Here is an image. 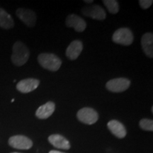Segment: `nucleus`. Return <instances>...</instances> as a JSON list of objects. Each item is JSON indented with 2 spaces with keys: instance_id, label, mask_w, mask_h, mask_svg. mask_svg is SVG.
<instances>
[{
  "instance_id": "nucleus-21",
  "label": "nucleus",
  "mask_w": 153,
  "mask_h": 153,
  "mask_svg": "<svg viewBox=\"0 0 153 153\" xmlns=\"http://www.w3.org/2000/svg\"><path fill=\"white\" fill-rule=\"evenodd\" d=\"M93 1H94L93 0H85V2H86V3H89V4H90V3H92Z\"/></svg>"
},
{
  "instance_id": "nucleus-3",
  "label": "nucleus",
  "mask_w": 153,
  "mask_h": 153,
  "mask_svg": "<svg viewBox=\"0 0 153 153\" xmlns=\"http://www.w3.org/2000/svg\"><path fill=\"white\" fill-rule=\"evenodd\" d=\"M112 40L115 43L123 45H130L134 40L133 32L128 28H120L114 32Z\"/></svg>"
},
{
  "instance_id": "nucleus-10",
  "label": "nucleus",
  "mask_w": 153,
  "mask_h": 153,
  "mask_svg": "<svg viewBox=\"0 0 153 153\" xmlns=\"http://www.w3.org/2000/svg\"><path fill=\"white\" fill-rule=\"evenodd\" d=\"M66 26L72 27L77 32H82L86 29L87 24L85 21L76 14H70L66 19Z\"/></svg>"
},
{
  "instance_id": "nucleus-4",
  "label": "nucleus",
  "mask_w": 153,
  "mask_h": 153,
  "mask_svg": "<svg viewBox=\"0 0 153 153\" xmlns=\"http://www.w3.org/2000/svg\"><path fill=\"white\" fill-rule=\"evenodd\" d=\"M76 117L82 123L92 125L99 119V114L94 108L89 107H85L78 111Z\"/></svg>"
},
{
  "instance_id": "nucleus-14",
  "label": "nucleus",
  "mask_w": 153,
  "mask_h": 153,
  "mask_svg": "<svg viewBox=\"0 0 153 153\" xmlns=\"http://www.w3.org/2000/svg\"><path fill=\"white\" fill-rule=\"evenodd\" d=\"M55 109V103L53 101H48L46 104L42 105L36 110V116L40 119H46L54 113Z\"/></svg>"
},
{
  "instance_id": "nucleus-1",
  "label": "nucleus",
  "mask_w": 153,
  "mask_h": 153,
  "mask_svg": "<svg viewBox=\"0 0 153 153\" xmlns=\"http://www.w3.org/2000/svg\"><path fill=\"white\" fill-rule=\"evenodd\" d=\"M30 56V51L22 42L17 41L13 45L11 61L16 66H22L27 62Z\"/></svg>"
},
{
  "instance_id": "nucleus-13",
  "label": "nucleus",
  "mask_w": 153,
  "mask_h": 153,
  "mask_svg": "<svg viewBox=\"0 0 153 153\" xmlns=\"http://www.w3.org/2000/svg\"><path fill=\"white\" fill-rule=\"evenodd\" d=\"M107 127L109 131L114 134L116 137L118 138H123L126 137V134H127V131L125 126L123 124L118 120H110L107 124Z\"/></svg>"
},
{
  "instance_id": "nucleus-5",
  "label": "nucleus",
  "mask_w": 153,
  "mask_h": 153,
  "mask_svg": "<svg viewBox=\"0 0 153 153\" xmlns=\"http://www.w3.org/2000/svg\"><path fill=\"white\" fill-rule=\"evenodd\" d=\"M131 85V81L127 78L120 77L111 79L106 83V87L108 91L119 93L127 90Z\"/></svg>"
},
{
  "instance_id": "nucleus-9",
  "label": "nucleus",
  "mask_w": 153,
  "mask_h": 153,
  "mask_svg": "<svg viewBox=\"0 0 153 153\" xmlns=\"http://www.w3.org/2000/svg\"><path fill=\"white\" fill-rule=\"evenodd\" d=\"M40 81L34 78H28L19 82L16 85L17 90L23 94H27L35 90L39 86Z\"/></svg>"
},
{
  "instance_id": "nucleus-8",
  "label": "nucleus",
  "mask_w": 153,
  "mask_h": 153,
  "mask_svg": "<svg viewBox=\"0 0 153 153\" xmlns=\"http://www.w3.org/2000/svg\"><path fill=\"white\" fill-rule=\"evenodd\" d=\"M82 12L85 16L90 17L96 20H104L106 14L104 9L99 5H92L90 7H85L82 9Z\"/></svg>"
},
{
  "instance_id": "nucleus-19",
  "label": "nucleus",
  "mask_w": 153,
  "mask_h": 153,
  "mask_svg": "<svg viewBox=\"0 0 153 153\" xmlns=\"http://www.w3.org/2000/svg\"><path fill=\"white\" fill-rule=\"evenodd\" d=\"M152 0H140L139 1L140 6L143 9H148L149 7L152 4Z\"/></svg>"
},
{
  "instance_id": "nucleus-15",
  "label": "nucleus",
  "mask_w": 153,
  "mask_h": 153,
  "mask_svg": "<svg viewBox=\"0 0 153 153\" xmlns=\"http://www.w3.org/2000/svg\"><path fill=\"white\" fill-rule=\"evenodd\" d=\"M141 45L145 54L152 58L153 57V35L152 33H146L143 36Z\"/></svg>"
},
{
  "instance_id": "nucleus-2",
  "label": "nucleus",
  "mask_w": 153,
  "mask_h": 153,
  "mask_svg": "<svg viewBox=\"0 0 153 153\" xmlns=\"http://www.w3.org/2000/svg\"><path fill=\"white\" fill-rule=\"evenodd\" d=\"M38 61L42 68L52 72L57 71L62 65L60 59L53 53H41L38 55Z\"/></svg>"
},
{
  "instance_id": "nucleus-16",
  "label": "nucleus",
  "mask_w": 153,
  "mask_h": 153,
  "mask_svg": "<svg viewBox=\"0 0 153 153\" xmlns=\"http://www.w3.org/2000/svg\"><path fill=\"white\" fill-rule=\"evenodd\" d=\"M14 26V22L11 15L4 9L0 8V27L4 29H10Z\"/></svg>"
},
{
  "instance_id": "nucleus-6",
  "label": "nucleus",
  "mask_w": 153,
  "mask_h": 153,
  "mask_svg": "<svg viewBox=\"0 0 153 153\" xmlns=\"http://www.w3.org/2000/svg\"><path fill=\"white\" fill-rule=\"evenodd\" d=\"M9 145L13 148L18 150H29L33 147V142L25 135H18L9 139Z\"/></svg>"
},
{
  "instance_id": "nucleus-17",
  "label": "nucleus",
  "mask_w": 153,
  "mask_h": 153,
  "mask_svg": "<svg viewBox=\"0 0 153 153\" xmlns=\"http://www.w3.org/2000/svg\"><path fill=\"white\" fill-rule=\"evenodd\" d=\"M103 3L106 6L108 11L113 14H117L119 11V5L116 0H104Z\"/></svg>"
},
{
  "instance_id": "nucleus-18",
  "label": "nucleus",
  "mask_w": 153,
  "mask_h": 153,
  "mask_svg": "<svg viewBox=\"0 0 153 153\" xmlns=\"http://www.w3.org/2000/svg\"><path fill=\"white\" fill-rule=\"evenodd\" d=\"M140 127L144 131H153V121L152 120L148 118H143L140 121Z\"/></svg>"
},
{
  "instance_id": "nucleus-20",
  "label": "nucleus",
  "mask_w": 153,
  "mask_h": 153,
  "mask_svg": "<svg viewBox=\"0 0 153 153\" xmlns=\"http://www.w3.org/2000/svg\"><path fill=\"white\" fill-rule=\"evenodd\" d=\"M49 153H65V152H60V151H57V150H51Z\"/></svg>"
},
{
  "instance_id": "nucleus-11",
  "label": "nucleus",
  "mask_w": 153,
  "mask_h": 153,
  "mask_svg": "<svg viewBox=\"0 0 153 153\" xmlns=\"http://www.w3.org/2000/svg\"><path fill=\"white\" fill-rule=\"evenodd\" d=\"M48 141L53 146L62 150H69L71 145L65 137L60 134H53L48 137Z\"/></svg>"
},
{
  "instance_id": "nucleus-22",
  "label": "nucleus",
  "mask_w": 153,
  "mask_h": 153,
  "mask_svg": "<svg viewBox=\"0 0 153 153\" xmlns=\"http://www.w3.org/2000/svg\"><path fill=\"white\" fill-rule=\"evenodd\" d=\"M11 153H20V152H11Z\"/></svg>"
},
{
  "instance_id": "nucleus-12",
  "label": "nucleus",
  "mask_w": 153,
  "mask_h": 153,
  "mask_svg": "<svg viewBox=\"0 0 153 153\" xmlns=\"http://www.w3.org/2000/svg\"><path fill=\"white\" fill-rule=\"evenodd\" d=\"M83 50V44L79 40L72 41L66 50V56L70 60H74L79 56Z\"/></svg>"
},
{
  "instance_id": "nucleus-7",
  "label": "nucleus",
  "mask_w": 153,
  "mask_h": 153,
  "mask_svg": "<svg viewBox=\"0 0 153 153\" xmlns=\"http://www.w3.org/2000/svg\"><path fill=\"white\" fill-rule=\"evenodd\" d=\"M16 14L18 18L26 26L33 27L36 23V15L33 11L28 9L19 8L16 10Z\"/></svg>"
}]
</instances>
